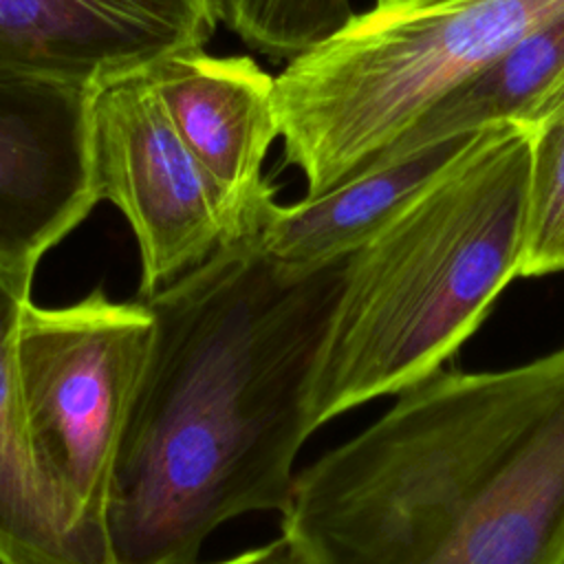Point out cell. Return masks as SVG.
I'll list each match as a JSON object with an SVG mask.
<instances>
[{"label":"cell","mask_w":564,"mask_h":564,"mask_svg":"<svg viewBox=\"0 0 564 564\" xmlns=\"http://www.w3.org/2000/svg\"><path fill=\"white\" fill-rule=\"evenodd\" d=\"M344 267L284 264L256 229L143 297L154 326L115 465L112 564H196L220 524L284 511Z\"/></svg>","instance_id":"cell-1"},{"label":"cell","mask_w":564,"mask_h":564,"mask_svg":"<svg viewBox=\"0 0 564 564\" xmlns=\"http://www.w3.org/2000/svg\"><path fill=\"white\" fill-rule=\"evenodd\" d=\"M394 397L295 474L300 564H564V346Z\"/></svg>","instance_id":"cell-2"},{"label":"cell","mask_w":564,"mask_h":564,"mask_svg":"<svg viewBox=\"0 0 564 564\" xmlns=\"http://www.w3.org/2000/svg\"><path fill=\"white\" fill-rule=\"evenodd\" d=\"M533 128L476 132L366 245L344 282L311 392V425L443 368L520 278Z\"/></svg>","instance_id":"cell-3"},{"label":"cell","mask_w":564,"mask_h":564,"mask_svg":"<svg viewBox=\"0 0 564 564\" xmlns=\"http://www.w3.org/2000/svg\"><path fill=\"white\" fill-rule=\"evenodd\" d=\"M564 0H399L352 13L275 75L284 159L315 196L381 156L443 95Z\"/></svg>","instance_id":"cell-4"},{"label":"cell","mask_w":564,"mask_h":564,"mask_svg":"<svg viewBox=\"0 0 564 564\" xmlns=\"http://www.w3.org/2000/svg\"><path fill=\"white\" fill-rule=\"evenodd\" d=\"M152 311L101 289L64 306L22 311L15 366L29 427L84 564H112L115 465L152 339Z\"/></svg>","instance_id":"cell-5"},{"label":"cell","mask_w":564,"mask_h":564,"mask_svg":"<svg viewBox=\"0 0 564 564\" xmlns=\"http://www.w3.org/2000/svg\"><path fill=\"white\" fill-rule=\"evenodd\" d=\"M88 154L99 198L137 238L141 300L234 238L216 185L176 132L148 68L90 88Z\"/></svg>","instance_id":"cell-6"},{"label":"cell","mask_w":564,"mask_h":564,"mask_svg":"<svg viewBox=\"0 0 564 564\" xmlns=\"http://www.w3.org/2000/svg\"><path fill=\"white\" fill-rule=\"evenodd\" d=\"M90 88L0 75V273L37 264L101 200L88 154Z\"/></svg>","instance_id":"cell-7"},{"label":"cell","mask_w":564,"mask_h":564,"mask_svg":"<svg viewBox=\"0 0 564 564\" xmlns=\"http://www.w3.org/2000/svg\"><path fill=\"white\" fill-rule=\"evenodd\" d=\"M216 0H0V75L93 88L205 46Z\"/></svg>","instance_id":"cell-8"},{"label":"cell","mask_w":564,"mask_h":564,"mask_svg":"<svg viewBox=\"0 0 564 564\" xmlns=\"http://www.w3.org/2000/svg\"><path fill=\"white\" fill-rule=\"evenodd\" d=\"M148 70L176 132L216 185L234 238L256 231L275 203V187L262 176L280 137L275 75L247 55H209L205 46Z\"/></svg>","instance_id":"cell-9"},{"label":"cell","mask_w":564,"mask_h":564,"mask_svg":"<svg viewBox=\"0 0 564 564\" xmlns=\"http://www.w3.org/2000/svg\"><path fill=\"white\" fill-rule=\"evenodd\" d=\"M474 134L397 159H377L330 189L291 205L275 200L258 227L260 247L302 269L348 258L430 185Z\"/></svg>","instance_id":"cell-10"},{"label":"cell","mask_w":564,"mask_h":564,"mask_svg":"<svg viewBox=\"0 0 564 564\" xmlns=\"http://www.w3.org/2000/svg\"><path fill=\"white\" fill-rule=\"evenodd\" d=\"M31 286L0 273V564H84L35 452L15 366Z\"/></svg>","instance_id":"cell-11"},{"label":"cell","mask_w":564,"mask_h":564,"mask_svg":"<svg viewBox=\"0 0 564 564\" xmlns=\"http://www.w3.org/2000/svg\"><path fill=\"white\" fill-rule=\"evenodd\" d=\"M562 75L564 13L518 40L480 73L443 95L377 159H397L498 123L522 121Z\"/></svg>","instance_id":"cell-12"},{"label":"cell","mask_w":564,"mask_h":564,"mask_svg":"<svg viewBox=\"0 0 564 564\" xmlns=\"http://www.w3.org/2000/svg\"><path fill=\"white\" fill-rule=\"evenodd\" d=\"M216 9L245 46L273 59L300 55L355 13L352 0H216Z\"/></svg>","instance_id":"cell-13"},{"label":"cell","mask_w":564,"mask_h":564,"mask_svg":"<svg viewBox=\"0 0 564 564\" xmlns=\"http://www.w3.org/2000/svg\"><path fill=\"white\" fill-rule=\"evenodd\" d=\"M564 273V119L533 128L520 278Z\"/></svg>","instance_id":"cell-14"},{"label":"cell","mask_w":564,"mask_h":564,"mask_svg":"<svg viewBox=\"0 0 564 564\" xmlns=\"http://www.w3.org/2000/svg\"><path fill=\"white\" fill-rule=\"evenodd\" d=\"M196 564H200V562H196ZM207 564H300V562L293 555L289 542L280 535L262 546H253V549L236 553L227 560H216V562H207Z\"/></svg>","instance_id":"cell-15"},{"label":"cell","mask_w":564,"mask_h":564,"mask_svg":"<svg viewBox=\"0 0 564 564\" xmlns=\"http://www.w3.org/2000/svg\"><path fill=\"white\" fill-rule=\"evenodd\" d=\"M557 119H564V75L531 106V110L524 115L520 123L542 128Z\"/></svg>","instance_id":"cell-16"},{"label":"cell","mask_w":564,"mask_h":564,"mask_svg":"<svg viewBox=\"0 0 564 564\" xmlns=\"http://www.w3.org/2000/svg\"><path fill=\"white\" fill-rule=\"evenodd\" d=\"M399 0H375V4H394Z\"/></svg>","instance_id":"cell-17"}]
</instances>
